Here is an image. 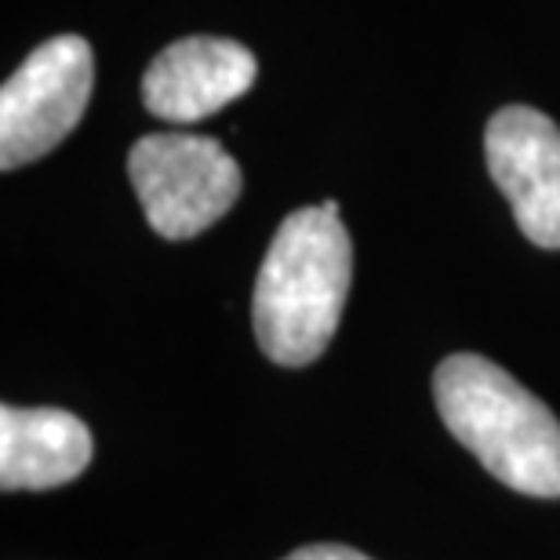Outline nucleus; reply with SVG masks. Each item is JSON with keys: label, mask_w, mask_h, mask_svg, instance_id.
Masks as SVG:
<instances>
[{"label": "nucleus", "mask_w": 560, "mask_h": 560, "mask_svg": "<svg viewBox=\"0 0 560 560\" xmlns=\"http://www.w3.org/2000/svg\"><path fill=\"white\" fill-rule=\"evenodd\" d=\"M353 277V244L339 205L324 200L280 222L255 277L252 324L273 364L306 368L339 331Z\"/></svg>", "instance_id": "1"}, {"label": "nucleus", "mask_w": 560, "mask_h": 560, "mask_svg": "<svg viewBox=\"0 0 560 560\" xmlns=\"http://www.w3.org/2000/svg\"><path fill=\"white\" fill-rule=\"evenodd\" d=\"M444 425L480 466L532 499H560V419L528 386L477 353H452L433 372Z\"/></svg>", "instance_id": "2"}, {"label": "nucleus", "mask_w": 560, "mask_h": 560, "mask_svg": "<svg viewBox=\"0 0 560 560\" xmlns=\"http://www.w3.org/2000/svg\"><path fill=\"white\" fill-rule=\"evenodd\" d=\"M145 222L164 241H189L237 205L244 175L222 142L189 131L145 136L128 153Z\"/></svg>", "instance_id": "3"}, {"label": "nucleus", "mask_w": 560, "mask_h": 560, "mask_svg": "<svg viewBox=\"0 0 560 560\" xmlns=\"http://www.w3.org/2000/svg\"><path fill=\"white\" fill-rule=\"evenodd\" d=\"M95 84L92 44L77 33L44 40L0 88V167L40 161L81 125Z\"/></svg>", "instance_id": "4"}, {"label": "nucleus", "mask_w": 560, "mask_h": 560, "mask_svg": "<svg viewBox=\"0 0 560 560\" xmlns=\"http://www.w3.org/2000/svg\"><path fill=\"white\" fill-rule=\"evenodd\" d=\"M488 172L510 200L521 233L560 248V128L532 106H506L485 131Z\"/></svg>", "instance_id": "5"}, {"label": "nucleus", "mask_w": 560, "mask_h": 560, "mask_svg": "<svg viewBox=\"0 0 560 560\" xmlns=\"http://www.w3.org/2000/svg\"><path fill=\"white\" fill-rule=\"evenodd\" d=\"M255 55L230 37L175 40L142 77V103L167 125H197L255 84Z\"/></svg>", "instance_id": "6"}, {"label": "nucleus", "mask_w": 560, "mask_h": 560, "mask_svg": "<svg viewBox=\"0 0 560 560\" xmlns=\"http://www.w3.org/2000/svg\"><path fill=\"white\" fill-rule=\"evenodd\" d=\"M95 455L92 430L59 408H0V488L48 491L70 485Z\"/></svg>", "instance_id": "7"}, {"label": "nucleus", "mask_w": 560, "mask_h": 560, "mask_svg": "<svg viewBox=\"0 0 560 560\" xmlns=\"http://www.w3.org/2000/svg\"><path fill=\"white\" fill-rule=\"evenodd\" d=\"M284 560H372V557L357 553L350 546H339V542H317V546H302V550L288 553Z\"/></svg>", "instance_id": "8"}]
</instances>
